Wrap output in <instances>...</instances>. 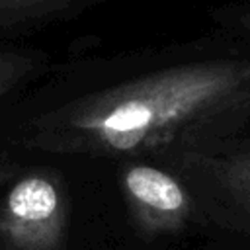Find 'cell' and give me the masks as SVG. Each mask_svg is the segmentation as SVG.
Returning a JSON list of instances; mask_svg holds the SVG:
<instances>
[{
	"label": "cell",
	"mask_w": 250,
	"mask_h": 250,
	"mask_svg": "<svg viewBox=\"0 0 250 250\" xmlns=\"http://www.w3.org/2000/svg\"><path fill=\"white\" fill-rule=\"evenodd\" d=\"M250 111V61L164 68L39 111H0V150L145 154L203 137Z\"/></svg>",
	"instance_id": "cell-1"
},
{
	"label": "cell",
	"mask_w": 250,
	"mask_h": 250,
	"mask_svg": "<svg viewBox=\"0 0 250 250\" xmlns=\"http://www.w3.org/2000/svg\"><path fill=\"white\" fill-rule=\"evenodd\" d=\"M66 195L59 176L21 160L0 189V250H64Z\"/></svg>",
	"instance_id": "cell-2"
},
{
	"label": "cell",
	"mask_w": 250,
	"mask_h": 250,
	"mask_svg": "<svg viewBox=\"0 0 250 250\" xmlns=\"http://www.w3.org/2000/svg\"><path fill=\"white\" fill-rule=\"evenodd\" d=\"M121 189L135 221L148 232H172L189 219V193L172 174L160 168L127 166L121 174Z\"/></svg>",
	"instance_id": "cell-3"
},
{
	"label": "cell",
	"mask_w": 250,
	"mask_h": 250,
	"mask_svg": "<svg viewBox=\"0 0 250 250\" xmlns=\"http://www.w3.org/2000/svg\"><path fill=\"white\" fill-rule=\"evenodd\" d=\"M39 74V57L0 49V111L18 100L23 86Z\"/></svg>",
	"instance_id": "cell-4"
},
{
	"label": "cell",
	"mask_w": 250,
	"mask_h": 250,
	"mask_svg": "<svg viewBox=\"0 0 250 250\" xmlns=\"http://www.w3.org/2000/svg\"><path fill=\"white\" fill-rule=\"evenodd\" d=\"M76 2L78 0H0V33L59 16Z\"/></svg>",
	"instance_id": "cell-5"
},
{
	"label": "cell",
	"mask_w": 250,
	"mask_h": 250,
	"mask_svg": "<svg viewBox=\"0 0 250 250\" xmlns=\"http://www.w3.org/2000/svg\"><path fill=\"white\" fill-rule=\"evenodd\" d=\"M211 164L223 184L250 209V152H242L227 160H213Z\"/></svg>",
	"instance_id": "cell-6"
},
{
	"label": "cell",
	"mask_w": 250,
	"mask_h": 250,
	"mask_svg": "<svg viewBox=\"0 0 250 250\" xmlns=\"http://www.w3.org/2000/svg\"><path fill=\"white\" fill-rule=\"evenodd\" d=\"M20 164V158L16 152H8V150H0V189L6 186V182L12 178V174L16 172Z\"/></svg>",
	"instance_id": "cell-7"
},
{
	"label": "cell",
	"mask_w": 250,
	"mask_h": 250,
	"mask_svg": "<svg viewBox=\"0 0 250 250\" xmlns=\"http://www.w3.org/2000/svg\"><path fill=\"white\" fill-rule=\"evenodd\" d=\"M242 25H244V27L250 31V10L242 14ZM248 117H250V111H248Z\"/></svg>",
	"instance_id": "cell-8"
}]
</instances>
